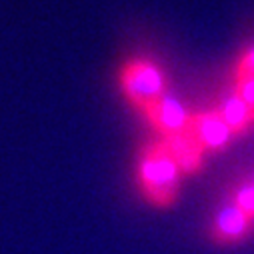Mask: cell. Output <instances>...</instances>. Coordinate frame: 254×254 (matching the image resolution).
Instances as JSON below:
<instances>
[{"instance_id": "cell-1", "label": "cell", "mask_w": 254, "mask_h": 254, "mask_svg": "<svg viewBox=\"0 0 254 254\" xmlns=\"http://www.w3.org/2000/svg\"><path fill=\"white\" fill-rule=\"evenodd\" d=\"M180 168L166 150L164 142L152 144L144 150L138 164V182L144 196L156 206H170L180 188Z\"/></svg>"}, {"instance_id": "cell-2", "label": "cell", "mask_w": 254, "mask_h": 254, "mask_svg": "<svg viewBox=\"0 0 254 254\" xmlns=\"http://www.w3.org/2000/svg\"><path fill=\"white\" fill-rule=\"evenodd\" d=\"M122 90L132 104L140 110H146L160 96H164V76L160 68L148 60L128 62L120 74Z\"/></svg>"}, {"instance_id": "cell-3", "label": "cell", "mask_w": 254, "mask_h": 254, "mask_svg": "<svg viewBox=\"0 0 254 254\" xmlns=\"http://www.w3.org/2000/svg\"><path fill=\"white\" fill-rule=\"evenodd\" d=\"M186 130L194 136V140L200 144V148L204 152L222 150L234 136L216 108L208 110V112L190 114V122H188Z\"/></svg>"}, {"instance_id": "cell-4", "label": "cell", "mask_w": 254, "mask_h": 254, "mask_svg": "<svg viewBox=\"0 0 254 254\" xmlns=\"http://www.w3.org/2000/svg\"><path fill=\"white\" fill-rule=\"evenodd\" d=\"M144 114L154 126V130L162 134V138L184 132L190 122V112L184 108V104L178 98L168 96V94L160 96L154 104H150L144 110Z\"/></svg>"}, {"instance_id": "cell-5", "label": "cell", "mask_w": 254, "mask_h": 254, "mask_svg": "<svg viewBox=\"0 0 254 254\" xmlns=\"http://www.w3.org/2000/svg\"><path fill=\"white\" fill-rule=\"evenodd\" d=\"M250 226H252V218L246 216L232 200H226L214 214L212 238L222 246L238 244L250 234Z\"/></svg>"}, {"instance_id": "cell-6", "label": "cell", "mask_w": 254, "mask_h": 254, "mask_svg": "<svg viewBox=\"0 0 254 254\" xmlns=\"http://www.w3.org/2000/svg\"><path fill=\"white\" fill-rule=\"evenodd\" d=\"M166 150L170 152V156L174 158V162L178 164L182 174H192L202 166L204 160V150L200 148V144L194 140V136L188 130L178 132L174 136H166L162 138Z\"/></svg>"}, {"instance_id": "cell-7", "label": "cell", "mask_w": 254, "mask_h": 254, "mask_svg": "<svg viewBox=\"0 0 254 254\" xmlns=\"http://www.w3.org/2000/svg\"><path fill=\"white\" fill-rule=\"evenodd\" d=\"M218 114L222 116V120L226 122V126L230 128V132L236 136V134H244L248 132L252 126H254V118L252 114L248 112V108L244 106V102L230 90L222 102L218 104Z\"/></svg>"}, {"instance_id": "cell-8", "label": "cell", "mask_w": 254, "mask_h": 254, "mask_svg": "<svg viewBox=\"0 0 254 254\" xmlns=\"http://www.w3.org/2000/svg\"><path fill=\"white\" fill-rule=\"evenodd\" d=\"M230 200H232L246 216H250V218L254 220V184H252V180L240 182V184L232 190Z\"/></svg>"}, {"instance_id": "cell-9", "label": "cell", "mask_w": 254, "mask_h": 254, "mask_svg": "<svg viewBox=\"0 0 254 254\" xmlns=\"http://www.w3.org/2000/svg\"><path fill=\"white\" fill-rule=\"evenodd\" d=\"M232 92L244 102V106L248 108V112L254 118V78H250V76H234Z\"/></svg>"}, {"instance_id": "cell-10", "label": "cell", "mask_w": 254, "mask_h": 254, "mask_svg": "<svg viewBox=\"0 0 254 254\" xmlns=\"http://www.w3.org/2000/svg\"><path fill=\"white\" fill-rule=\"evenodd\" d=\"M234 76H250V78H254V46L248 48L240 56L238 64L234 68Z\"/></svg>"}, {"instance_id": "cell-11", "label": "cell", "mask_w": 254, "mask_h": 254, "mask_svg": "<svg viewBox=\"0 0 254 254\" xmlns=\"http://www.w3.org/2000/svg\"><path fill=\"white\" fill-rule=\"evenodd\" d=\"M250 180H252V184H254V176H252V178H250Z\"/></svg>"}]
</instances>
